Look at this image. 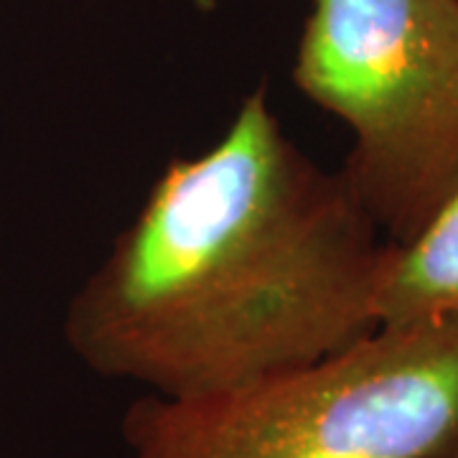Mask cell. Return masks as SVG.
I'll list each match as a JSON object with an SVG mask.
<instances>
[{
  "label": "cell",
  "instance_id": "obj_6",
  "mask_svg": "<svg viewBox=\"0 0 458 458\" xmlns=\"http://www.w3.org/2000/svg\"><path fill=\"white\" fill-rule=\"evenodd\" d=\"M448 458H458V448H456V451H454V454H451V456H448Z\"/></svg>",
  "mask_w": 458,
  "mask_h": 458
},
{
  "label": "cell",
  "instance_id": "obj_3",
  "mask_svg": "<svg viewBox=\"0 0 458 458\" xmlns=\"http://www.w3.org/2000/svg\"><path fill=\"white\" fill-rule=\"evenodd\" d=\"M295 87L352 132L339 168L403 247L458 199V0H313Z\"/></svg>",
  "mask_w": 458,
  "mask_h": 458
},
{
  "label": "cell",
  "instance_id": "obj_4",
  "mask_svg": "<svg viewBox=\"0 0 458 458\" xmlns=\"http://www.w3.org/2000/svg\"><path fill=\"white\" fill-rule=\"evenodd\" d=\"M377 316L379 327L458 318V199L410 245H393Z\"/></svg>",
  "mask_w": 458,
  "mask_h": 458
},
{
  "label": "cell",
  "instance_id": "obj_1",
  "mask_svg": "<svg viewBox=\"0 0 458 458\" xmlns=\"http://www.w3.org/2000/svg\"><path fill=\"white\" fill-rule=\"evenodd\" d=\"M393 252L342 171L285 135L265 87L176 158L72 295L84 367L189 397L309 367L379 328Z\"/></svg>",
  "mask_w": 458,
  "mask_h": 458
},
{
  "label": "cell",
  "instance_id": "obj_2",
  "mask_svg": "<svg viewBox=\"0 0 458 458\" xmlns=\"http://www.w3.org/2000/svg\"><path fill=\"white\" fill-rule=\"evenodd\" d=\"M125 458H448L458 318L379 327L328 360L189 397L148 393Z\"/></svg>",
  "mask_w": 458,
  "mask_h": 458
},
{
  "label": "cell",
  "instance_id": "obj_5",
  "mask_svg": "<svg viewBox=\"0 0 458 458\" xmlns=\"http://www.w3.org/2000/svg\"><path fill=\"white\" fill-rule=\"evenodd\" d=\"M194 5H197L199 11H214V5H216V0H194Z\"/></svg>",
  "mask_w": 458,
  "mask_h": 458
}]
</instances>
